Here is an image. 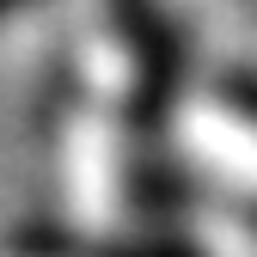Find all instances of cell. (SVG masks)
Listing matches in <instances>:
<instances>
[{
    "mask_svg": "<svg viewBox=\"0 0 257 257\" xmlns=\"http://www.w3.org/2000/svg\"><path fill=\"white\" fill-rule=\"evenodd\" d=\"M110 25L128 49V68H135V86H128V122L141 135H159L172 122L184 80H190V43L184 25L159 7V0H104Z\"/></svg>",
    "mask_w": 257,
    "mask_h": 257,
    "instance_id": "obj_1",
    "label": "cell"
},
{
    "mask_svg": "<svg viewBox=\"0 0 257 257\" xmlns=\"http://www.w3.org/2000/svg\"><path fill=\"white\" fill-rule=\"evenodd\" d=\"M13 257H202V245H190L184 233H147V239L86 245V239L55 233V227H25L13 239Z\"/></svg>",
    "mask_w": 257,
    "mask_h": 257,
    "instance_id": "obj_2",
    "label": "cell"
},
{
    "mask_svg": "<svg viewBox=\"0 0 257 257\" xmlns=\"http://www.w3.org/2000/svg\"><path fill=\"white\" fill-rule=\"evenodd\" d=\"M128 196H135L147 214H159V208H178L184 196H190V190H184V172L178 166H135V178H128Z\"/></svg>",
    "mask_w": 257,
    "mask_h": 257,
    "instance_id": "obj_3",
    "label": "cell"
},
{
    "mask_svg": "<svg viewBox=\"0 0 257 257\" xmlns=\"http://www.w3.org/2000/svg\"><path fill=\"white\" fill-rule=\"evenodd\" d=\"M220 104L257 128V68H233L227 80H220Z\"/></svg>",
    "mask_w": 257,
    "mask_h": 257,
    "instance_id": "obj_4",
    "label": "cell"
},
{
    "mask_svg": "<svg viewBox=\"0 0 257 257\" xmlns=\"http://www.w3.org/2000/svg\"><path fill=\"white\" fill-rule=\"evenodd\" d=\"M239 220H245V233L257 239V196H251V202H239Z\"/></svg>",
    "mask_w": 257,
    "mask_h": 257,
    "instance_id": "obj_5",
    "label": "cell"
},
{
    "mask_svg": "<svg viewBox=\"0 0 257 257\" xmlns=\"http://www.w3.org/2000/svg\"><path fill=\"white\" fill-rule=\"evenodd\" d=\"M25 7H43V0H0V19H13V13H25Z\"/></svg>",
    "mask_w": 257,
    "mask_h": 257,
    "instance_id": "obj_6",
    "label": "cell"
}]
</instances>
